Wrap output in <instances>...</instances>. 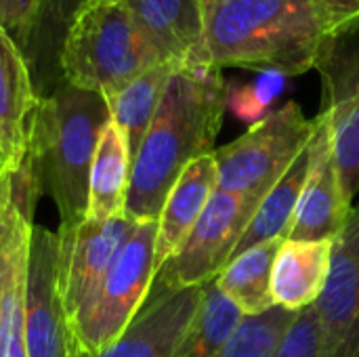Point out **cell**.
I'll list each match as a JSON object with an SVG mask.
<instances>
[{
  "label": "cell",
  "mask_w": 359,
  "mask_h": 357,
  "mask_svg": "<svg viewBox=\"0 0 359 357\" xmlns=\"http://www.w3.org/2000/svg\"><path fill=\"white\" fill-rule=\"evenodd\" d=\"M229 93L223 72L215 65L183 63L172 72L133 160L124 204L130 221H158L185 166L215 151Z\"/></svg>",
  "instance_id": "1"
},
{
  "label": "cell",
  "mask_w": 359,
  "mask_h": 357,
  "mask_svg": "<svg viewBox=\"0 0 359 357\" xmlns=\"http://www.w3.org/2000/svg\"><path fill=\"white\" fill-rule=\"evenodd\" d=\"M337 27L322 0H204L202 61L299 76L316 69Z\"/></svg>",
  "instance_id": "2"
},
{
  "label": "cell",
  "mask_w": 359,
  "mask_h": 357,
  "mask_svg": "<svg viewBox=\"0 0 359 357\" xmlns=\"http://www.w3.org/2000/svg\"><path fill=\"white\" fill-rule=\"evenodd\" d=\"M109 122L107 99L65 78L46 97H38L23 160L55 202L59 229H72L86 217L90 164Z\"/></svg>",
  "instance_id": "3"
},
{
  "label": "cell",
  "mask_w": 359,
  "mask_h": 357,
  "mask_svg": "<svg viewBox=\"0 0 359 357\" xmlns=\"http://www.w3.org/2000/svg\"><path fill=\"white\" fill-rule=\"evenodd\" d=\"M160 63L122 0L88 2L76 17L61 50V76L105 99Z\"/></svg>",
  "instance_id": "4"
},
{
  "label": "cell",
  "mask_w": 359,
  "mask_h": 357,
  "mask_svg": "<svg viewBox=\"0 0 359 357\" xmlns=\"http://www.w3.org/2000/svg\"><path fill=\"white\" fill-rule=\"evenodd\" d=\"M316 133L301 105L290 101L257 120L236 141L212 151L223 191L263 202Z\"/></svg>",
  "instance_id": "5"
},
{
  "label": "cell",
  "mask_w": 359,
  "mask_h": 357,
  "mask_svg": "<svg viewBox=\"0 0 359 357\" xmlns=\"http://www.w3.org/2000/svg\"><path fill=\"white\" fill-rule=\"evenodd\" d=\"M156 236L158 221L135 223L99 290L72 322L80 351H103L139 314L156 278Z\"/></svg>",
  "instance_id": "6"
},
{
  "label": "cell",
  "mask_w": 359,
  "mask_h": 357,
  "mask_svg": "<svg viewBox=\"0 0 359 357\" xmlns=\"http://www.w3.org/2000/svg\"><path fill=\"white\" fill-rule=\"evenodd\" d=\"M322 80V109L330 130L343 196H359V19L337 27L316 65Z\"/></svg>",
  "instance_id": "7"
},
{
  "label": "cell",
  "mask_w": 359,
  "mask_h": 357,
  "mask_svg": "<svg viewBox=\"0 0 359 357\" xmlns=\"http://www.w3.org/2000/svg\"><path fill=\"white\" fill-rule=\"evenodd\" d=\"M261 202L217 189L179 252L156 274L168 288L206 286L225 265Z\"/></svg>",
  "instance_id": "8"
},
{
  "label": "cell",
  "mask_w": 359,
  "mask_h": 357,
  "mask_svg": "<svg viewBox=\"0 0 359 357\" xmlns=\"http://www.w3.org/2000/svg\"><path fill=\"white\" fill-rule=\"evenodd\" d=\"M27 357H76L78 343L59 288V236L32 227L25 261Z\"/></svg>",
  "instance_id": "9"
},
{
  "label": "cell",
  "mask_w": 359,
  "mask_h": 357,
  "mask_svg": "<svg viewBox=\"0 0 359 357\" xmlns=\"http://www.w3.org/2000/svg\"><path fill=\"white\" fill-rule=\"evenodd\" d=\"M316 311L320 357H359V202L334 240L330 274Z\"/></svg>",
  "instance_id": "10"
},
{
  "label": "cell",
  "mask_w": 359,
  "mask_h": 357,
  "mask_svg": "<svg viewBox=\"0 0 359 357\" xmlns=\"http://www.w3.org/2000/svg\"><path fill=\"white\" fill-rule=\"evenodd\" d=\"M135 221L118 215L105 221L84 219L72 229H59V288L69 320L95 297Z\"/></svg>",
  "instance_id": "11"
},
{
  "label": "cell",
  "mask_w": 359,
  "mask_h": 357,
  "mask_svg": "<svg viewBox=\"0 0 359 357\" xmlns=\"http://www.w3.org/2000/svg\"><path fill=\"white\" fill-rule=\"evenodd\" d=\"M206 286L168 288L154 282L139 314L103 351L76 357H172L196 320Z\"/></svg>",
  "instance_id": "12"
},
{
  "label": "cell",
  "mask_w": 359,
  "mask_h": 357,
  "mask_svg": "<svg viewBox=\"0 0 359 357\" xmlns=\"http://www.w3.org/2000/svg\"><path fill=\"white\" fill-rule=\"evenodd\" d=\"M309 168L292 219L290 240H337L353 206L347 204L326 120L316 116V133L307 145Z\"/></svg>",
  "instance_id": "13"
},
{
  "label": "cell",
  "mask_w": 359,
  "mask_h": 357,
  "mask_svg": "<svg viewBox=\"0 0 359 357\" xmlns=\"http://www.w3.org/2000/svg\"><path fill=\"white\" fill-rule=\"evenodd\" d=\"M162 63H204V0H122Z\"/></svg>",
  "instance_id": "14"
},
{
  "label": "cell",
  "mask_w": 359,
  "mask_h": 357,
  "mask_svg": "<svg viewBox=\"0 0 359 357\" xmlns=\"http://www.w3.org/2000/svg\"><path fill=\"white\" fill-rule=\"evenodd\" d=\"M219 187L215 156H202L185 166L177 183L168 191L158 217L156 236V274L179 252L194 225L202 217L206 204Z\"/></svg>",
  "instance_id": "15"
},
{
  "label": "cell",
  "mask_w": 359,
  "mask_h": 357,
  "mask_svg": "<svg viewBox=\"0 0 359 357\" xmlns=\"http://www.w3.org/2000/svg\"><path fill=\"white\" fill-rule=\"evenodd\" d=\"M38 103V93L21 48L0 27V143L6 166L15 173L29 141L32 116Z\"/></svg>",
  "instance_id": "16"
},
{
  "label": "cell",
  "mask_w": 359,
  "mask_h": 357,
  "mask_svg": "<svg viewBox=\"0 0 359 357\" xmlns=\"http://www.w3.org/2000/svg\"><path fill=\"white\" fill-rule=\"evenodd\" d=\"M334 240H290L286 238L271 269L273 303L299 314L316 305L332 263Z\"/></svg>",
  "instance_id": "17"
},
{
  "label": "cell",
  "mask_w": 359,
  "mask_h": 357,
  "mask_svg": "<svg viewBox=\"0 0 359 357\" xmlns=\"http://www.w3.org/2000/svg\"><path fill=\"white\" fill-rule=\"evenodd\" d=\"M88 0H38L34 29L23 53L38 97H46L61 80L65 38Z\"/></svg>",
  "instance_id": "18"
},
{
  "label": "cell",
  "mask_w": 359,
  "mask_h": 357,
  "mask_svg": "<svg viewBox=\"0 0 359 357\" xmlns=\"http://www.w3.org/2000/svg\"><path fill=\"white\" fill-rule=\"evenodd\" d=\"M133 158L120 128L109 122L97 143L90 175H88V206L90 221H105L124 215Z\"/></svg>",
  "instance_id": "19"
},
{
  "label": "cell",
  "mask_w": 359,
  "mask_h": 357,
  "mask_svg": "<svg viewBox=\"0 0 359 357\" xmlns=\"http://www.w3.org/2000/svg\"><path fill=\"white\" fill-rule=\"evenodd\" d=\"M284 240V236H278L244 250L215 278L219 290L244 318H257L276 307L271 295V269Z\"/></svg>",
  "instance_id": "20"
},
{
  "label": "cell",
  "mask_w": 359,
  "mask_h": 357,
  "mask_svg": "<svg viewBox=\"0 0 359 357\" xmlns=\"http://www.w3.org/2000/svg\"><path fill=\"white\" fill-rule=\"evenodd\" d=\"M177 67H179V63L154 65L147 72H143L141 76H137L133 82H128L114 97L107 99L111 122L124 135L133 160H135V156L141 147V141L158 112V105L166 90V84Z\"/></svg>",
  "instance_id": "21"
},
{
  "label": "cell",
  "mask_w": 359,
  "mask_h": 357,
  "mask_svg": "<svg viewBox=\"0 0 359 357\" xmlns=\"http://www.w3.org/2000/svg\"><path fill=\"white\" fill-rule=\"evenodd\" d=\"M307 168H309V149H305L292 162V166L286 170V175L263 198V202L259 204L257 213L252 215L246 231L242 234L231 259L261 242L271 240V238H278V236L288 238L292 219H294V213H297V206L301 200V191L305 185Z\"/></svg>",
  "instance_id": "22"
},
{
  "label": "cell",
  "mask_w": 359,
  "mask_h": 357,
  "mask_svg": "<svg viewBox=\"0 0 359 357\" xmlns=\"http://www.w3.org/2000/svg\"><path fill=\"white\" fill-rule=\"evenodd\" d=\"M244 316L212 282L206 284L200 311L172 357H219Z\"/></svg>",
  "instance_id": "23"
},
{
  "label": "cell",
  "mask_w": 359,
  "mask_h": 357,
  "mask_svg": "<svg viewBox=\"0 0 359 357\" xmlns=\"http://www.w3.org/2000/svg\"><path fill=\"white\" fill-rule=\"evenodd\" d=\"M299 314L273 307L263 316L244 318L219 357H276L280 343Z\"/></svg>",
  "instance_id": "24"
},
{
  "label": "cell",
  "mask_w": 359,
  "mask_h": 357,
  "mask_svg": "<svg viewBox=\"0 0 359 357\" xmlns=\"http://www.w3.org/2000/svg\"><path fill=\"white\" fill-rule=\"evenodd\" d=\"M276 357H320V326L316 305L299 311L286 330Z\"/></svg>",
  "instance_id": "25"
},
{
  "label": "cell",
  "mask_w": 359,
  "mask_h": 357,
  "mask_svg": "<svg viewBox=\"0 0 359 357\" xmlns=\"http://www.w3.org/2000/svg\"><path fill=\"white\" fill-rule=\"evenodd\" d=\"M38 0H0V27L11 36V40L25 53L34 21H36Z\"/></svg>",
  "instance_id": "26"
},
{
  "label": "cell",
  "mask_w": 359,
  "mask_h": 357,
  "mask_svg": "<svg viewBox=\"0 0 359 357\" xmlns=\"http://www.w3.org/2000/svg\"><path fill=\"white\" fill-rule=\"evenodd\" d=\"M17 198L13 194L11 181L6 183L4 189V202L0 206V309H2V282H4V263H6V252H8V242H11V234L17 221Z\"/></svg>",
  "instance_id": "27"
},
{
  "label": "cell",
  "mask_w": 359,
  "mask_h": 357,
  "mask_svg": "<svg viewBox=\"0 0 359 357\" xmlns=\"http://www.w3.org/2000/svg\"><path fill=\"white\" fill-rule=\"evenodd\" d=\"M229 103L236 107V112L244 118H255L263 112L265 99L261 97V86H250V88H242L240 93H236L231 97L229 93Z\"/></svg>",
  "instance_id": "28"
},
{
  "label": "cell",
  "mask_w": 359,
  "mask_h": 357,
  "mask_svg": "<svg viewBox=\"0 0 359 357\" xmlns=\"http://www.w3.org/2000/svg\"><path fill=\"white\" fill-rule=\"evenodd\" d=\"M322 4L328 8L339 27L359 19V0H322Z\"/></svg>",
  "instance_id": "29"
},
{
  "label": "cell",
  "mask_w": 359,
  "mask_h": 357,
  "mask_svg": "<svg viewBox=\"0 0 359 357\" xmlns=\"http://www.w3.org/2000/svg\"><path fill=\"white\" fill-rule=\"evenodd\" d=\"M8 177H11V173H8L6 164H2V162H0V191L6 187V181H8Z\"/></svg>",
  "instance_id": "30"
},
{
  "label": "cell",
  "mask_w": 359,
  "mask_h": 357,
  "mask_svg": "<svg viewBox=\"0 0 359 357\" xmlns=\"http://www.w3.org/2000/svg\"><path fill=\"white\" fill-rule=\"evenodd\" d=\"M0 162H2V164H6V158H4V149H2V143H0ZM6 168H8V166H6ZM8 173H11V170H8Z\"/></svg>",
  "instance_id": "31"
},
{
  "label": "cell",
  "mask_w": 359,
  "mask_h": 357,
  "mask_svg": "<svg viewBox=\"0 0 359 357\" xmlns=\"http://www.w3.org/2000/svg\"><path fill=\"white\" fill-rule=\"evenodd\" d=\"M6 183H8V181H6ZM4 189H6V187H4ZM4 189L0 191V206H2V202H4Z\"/></svg>",
  "instance_id": "32"
},
{
  "label": "cell",
  "mask_w": 359,
  "mask_h": 357,
  "mask_svg": "<svg viewBox=\"0 0 359 357\" xmlns=\"http://www.w3.org/2000/svg\"><path fill=\"white\" fill-rule=\"evenodd\" d=\"M88 2H116V0H88Z\"/></svg>",
  "instance_id": "33"
}]
</instances>
